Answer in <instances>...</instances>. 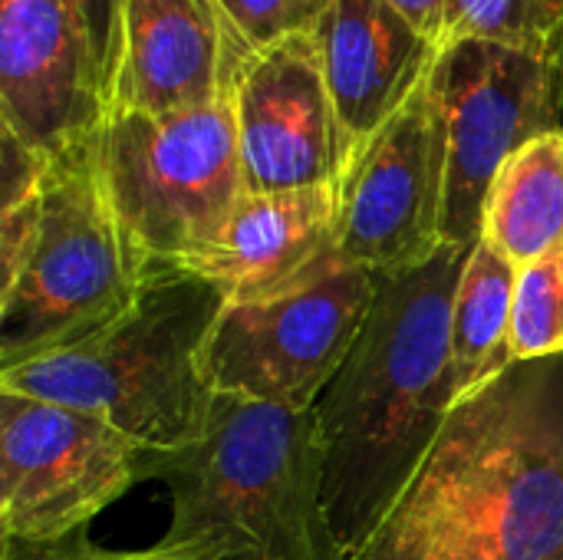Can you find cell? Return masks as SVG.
<instances>
[{
    "label": "cell",
    "mask_w": 563,
    "mask_h": 560,
    "mask_svg": "<svg viewBox=\"0 0 563 560\" xmlns=\"http://www.w3.org/2000/svg\"><path fill=\"white\" fill-rule=\"evenodd\" d=\"M472 248L445 244L422 267L386 277L346 363L313 406L327 518L346 560L383 531L455 409L449 337Z\"/></svg>",
    "instance_id": "6da1fadb"
},
{
    "label": "cell",
    "mask_w": 563,
    "mask_h": 560,
    "mask_svg": "<svg viewBox=\"0 0 563 560\" xmlns=\"http://www.w3.org/2000/svg\"><path fill=\"white\" fill-rule=\"evenodd\" d=\"M429 548L563 560V353L511 363L449 413L366 551Z\"/></svg>",
    "instance_id": "7a4b0ae2"
},
{
    "label": "cell",
    "mask_w": 563,
    "mask_h": 560,
    "mask_svg": "<svg viewBox=\"0 0 563 560\" xmlns=\"http://www.w3.org/2000/svg\"><path fill=\"white\" fill-rule=\"evenodd\" d=\"M172 492L158 560H346L323 502L317 409L214 393L198 442L145 455Z\"/></svg>",
    "instance_id": "3957f363"
},
{
    "label": "cell",
    "mask_w": 563,
    "mask_h": 560,
    "mask_svg": "<svg viewBox=\"0 0 563 560\" xmlns=\"http://www.w3.org/2000/svg\"><path fill=\"white\" fill-rule=\"evenodd\" d=\"M224 294L185 267L152 271L139 300L92 340L3 370L0 389L102 416L145 455L201 439L214 389L201 353Z\"/></svg>",
    "instance_id": "277c9868"
},
{
    "label": "cell",
    "mask_w": 563,
    "mask_h": 560,
    "mask_svg": "<svg viewBox=\"0 0 563 560\" xmlns=\"http://www.w3.org/2000/svg\"><path fill=\"white\" fill-rule=\"evenodd\" d=\"M96 135L49 155L23 241L0 251V373L92 340L152 274L115 215Z\"/></svg>",
    "instance_id": "5b68a950"
},
{
    "label": "cell",
    "mask_w": 563,
    "mask_h": 560,
    "mask_svg": "<svg viewBox=\"0 0 563 560\" xmlns=\"http://www.w3.org/2000/svg\"><path fill=\"white\" fill-rule=\"evenodd\" d=\"M96 145L115 215L152 271L205 254L244 198L234 96L165 116H109Z\"/></svg>",
    "instance_id": "8992f818"
},
{
    "label": "cell",
    "mask_w": 563,
    "mask_h": 560,
    "mask_svg": "<svg viewBox=\"0 0 563 560\" xmlns=\"http://www.w3.org/2000/svg\"><path fill=\"white\" fill-rule=\"evenodd\" d=\"M386 277L336 257L310 284L254 304H224L201 370L214 393L313 409L346 363Z\"/></svg>",
    "instance_id": "52a82bcc"
},
{
    "label": "cell",
    "mask_w": 563,
    "mask_h": 560,
    "mask_svg": "<svg viewBox=\"0 0 563 560\" xmlns=\"http://www.w3.org/2000/svg\"><path fill=\"white\" fill-rule=\"evenodd\" d=\"M145 452L102 416L0 389V528L59 541L142 482Z\"/></svg>",
    "instance_id": "ba28073f"
},
{
    "label": "cell",
    "mask_w": 563,
    "mask_h": 560,
    "mask_svg": "<svg viewBox=\"0 0 563 560\" xmlns=\"http://www.w3.org/2000/svg\"><path fill=\"white\" fill-rule=\"evenodd\" d=\"M432 86L449 122V191L442 241L472 248L501 165L531 139L563 129L551 59L488 40L445 46Z\"/></svg>",
    "instance_id": "9c48e42d"
},
{
    "label": "cell",
    "mask_w": 563,
    "mask_h": 560,
    "mask_svg": "<svg viewBox=\"0 0 563 560\" xmlns=\"http://www.w3.org/2000/svg\"><path fill=\"white\" fill-rule=\"evenodd\" d=\"M449 191V122L429 83L393 116L340 185V257L379 277L432 261Z\"/></svg>",
    "instance_id": "30bf717a"
},
{
    "label": "cell",
    "mask_w": 563,
    "mask_h": 560,
    "mask_svg": "<svg viewBox=\"0 0 563 560\" xmlns=\"http://www.w3.org/2000/svg\"><path fill=\"white\" fill-rule=\"evenodd\" d=\"M234 119L244 195L340 188L353 165L313 33L251 53L234 83Z\"/></svg>",
    "instance_id": "8fae6325"
},
{
    "label": "cell",
    "mask_w": 563,
    "mask_h": 560,
    "mask_svg": "<svg viewBox=\"0 0 563 560\" xmlns=\"http://www.w3.org/2000/svg\"><path fill=\"white\" fill-rule=\"evenodd\" d=\"M106 119L109 89L73 0H0V129L49 158Z\"/></svg>",
    "instance_id": "7c38bea8"
},
{
    "label": "cell",
    "mask_w": 563,
    "mask_h": 560,
    "mask_svg": "<svg viewBox=\"0 0 563 560\" xmlns=\"http://www.w3.org/2000/svg\"><path fill=\"white\" fill-rule=\"evenodd\" d=\"M251 53L218 0H122L109 116L221 102Z\"/></svg>",
    "instance_id": "4fadbf2b"
},
{
    "label": "cell",
    "mask_w": 563,
    "mask_h": 560,
    "mask_svg": "<svg viewBox=\"0 0 563 560\" xmlns=\"http://www.w3.org/2000/svg\"><path fill=\"white\" fill-rule=\"evenodd\" d=\"M313 40L353 162L432 83L445 53L439 40L386 0H330Z\"/></svg>",
    "instance_id": "5bb4252c"
},
{
    "label": "cell",
    "mask_w": 563,
    "mask_h": 560,
    "mask_svg": "<svg viewBox=\"0 0 563 560\" xmlns=\"http://www.w3.org/2000/svg\"><path fill=\"white\" fill-rule=\"evenodd\" d=\"M340 257V188L244 195L218 241L185 264L228 304L284 297Z\"/></svg>",
    "instance_id": "9a60e30c"
},
{
    "label": "cell",
    "mask_w": 563,
    "mask_h": 560,
    "mask_svg": "<svg viewBox=\"0 0 563 560\" xmlns=\"http://www.w3.org/2000/svg\"><path fill=\"white\" fill-rule=\"evenodd\" d=\"M482 238L518 271L563 241V129L531 139L492 182Z\"/></svg>",
    "instance_id": "2e32d148"
},
{
    "label": "cell",
    "mask_w": 563,
    "mask_h": 560,
    "mask_svg": "<svg viewBox=\"0 0 563 560\" xmlns=\"http://www.w3.org/2000/svg\"><path fill=\"white\" fill-rule=\"evenodd\" d=\"M518 267L492 248L485 238L475 241L465 271L459 277L449 337V376L455 406L501 376L511 363V320Z\"/></svg>",
    "instance_id": "e0dca14e"
},
{
    "label": "cell",
    "mask_w": 563,
    "mask_h": 560,
    "mask_svg": "<svg viewBox=\"0 0 563 560\" xmlns=\"http://www.w3.org/2000/svg\"><path fill=\"white\" fill-rule=\"evenodd\" d=\"M563 0H445V46L488 40L548 56Z\"/></svg>",
    "instance_id": "ac0fdd59"
},
{
    "label": "cell",
    "mask_w": 563,
    "mask_h": 560,
    "mask_svg": "<svg viewBox=\"0 0 563 560\" xmlns=\"http://www.w3.org/2000/svg\"><path fill=\"white\" fill-rule=\"evenodd\" d=\"M511 353L515 363L563 353V241L518 274Z\"/></svg>",
    "instance_id": "d6986e66"
},
{
    "label": "cell",
    "mask_w": 563,
    "mask_h": 560,
    "mask_svg": "<svg viewBox=\"0 0 563 560\" xmlns=\"http://www.w3.org/2000/svg\"><path fill=\"white\" fill-rule=\"evenodd\" d=\"M238 36L257 53L284 36L313 33L330 0H218Z\"/></svg>",
    "instance_id": "ffe728a7"
},
{
    "label": "cell",
    "mask_w": 563,
    "mask_h": 560,
    "mask_svg": "<svg viewBox=\"0 0 563 560\" xmlns=\"http://www.w3.org/2000/svg\"><path fill=\"white\" fill-rule=\"evenodd\" d=\"M73 7L79 10L89 40H92V53L102 73V83L112 96V76H115V59H119V23H122V0H73Z\"/></svg>",
    "instance_id": "44dd1931"
},
{
    "label": "cell",
    "mask_w": 563,
    "mask_h": 560,
    "mask_svg": "<svg viewBox=\"0 0 563 560\" xmlns=\"http://www.w3.org/2000/svg\"><path fill=\"white\" fill-rule=\"evenodd\" d=\"M3 560H158L152 551H102L82 531L59 541H13L3 538Z\"/></svg>",
    "instance_id": "7402d4cb"
},
{
    "label": "cell",
    "mask_w": 563,
    "mask_h": 560,
    "mask_svg": "<svg viewBox=\"0 0 563 560\" xmlns=\"http://www.w3.org/2000/svg\"><path fill=\"white\" fill-rule=\"evenodd\" d=\"M399 13H406L419 30L445 46V0H386Z\"/></svg>",
    "instance_id": "603a6c76"
},
{
    "label": "cell",
    "mask_w": 563,
    "mask_h": 560,
    "mask_svg": "<svg viewBox=\"0 0 563 560\" xmlns=\"http://www.w3.org/2000/svg\"><path fill=\"white\" fill-rule=\"evenodd\" d=\"M356 560H508L488 551L472 548H429V551H402V554H383V551H363Z\"/></svg>",
    "instance_id": "cb8c5ba5"
},
{
    "label": "cell",
    "mask_w": 563,
    "mask_h": 560,
    "mask_svg": "<svg viewBox=\"0 0 563 560\" xmlns=\"http://www.w3.org/2000/svg\"><path fill=\"white\" fill-rule=\"evenodd\" d=\"M548 59H551V69H554V83H558V92H561V106H563V20L548 46Z\"/></svg>",
    "instance_id": "d4e9b609"
}]
</instances>
